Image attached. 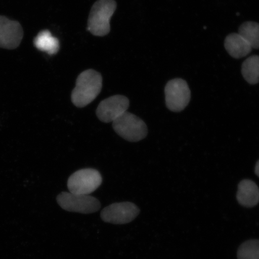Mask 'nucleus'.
I'll use <instances>...</instances> for the list:
<instances>
[{
    "label": "nucleus",
    "mask_w": 259,
    "mask_h": 259,
    "mask_svg": "<svg viewBox=\"0 0 259 259\" xmlns=\"http://www.w3.org/2000/svg\"><path fill=\"white\" fill-rule=\"evenodd\" d=\"M102 81L101 74L95 70L89 69L81 73L71 95L73 105L81 108L93 102L101 92Z\"/></svg>",
    "instance_id": "nucleus-1"
},
{
    "label": "nucleus",
    "mask_w": 259,
    "mask_h": 259,
    "mask_svg": "<svg viewBox=\"0 0 259 259\" xmlns=\"http://www.w3.org/2000/svg\"><path fill=\"white\" fill-rule=\"evenodd\" d=\"M115 0H98L93 6L88 21V30L96 36L108 35L111 30L110 21L116 11Z\"/></svg>",
    "instance_id": "nucleus-2"
},
{
    "label": "nucleus",
    "mask_w": 259,
    "mask_h": 259,
    "mask_svg": "<svg viewBox=\"0 0 259 259\" xmlns=\"http://www.w3.org/2000/svg\"><path fill=\"white\" fill-rule=\"evenodd\" d=\"M112 122L113 130L126 141L138 142L147 136V126L144 121L131 112L126 111Z\"/></svg>",
    "instance_id": "nucleus-3"
},
{
    "label": "nucleus",
    "mask_w": 259,
    "mask_h": 259,
    "mask_svg": "<svg viewBox=\"0 0 259 259\" xmlns=\"http://www.w3.org/2000/svg\"><path fill=\"white\" fill-rule=\"evenodd\" d=\"M102 177L98 170L83 169L75 171L67 181L69 192L77 194L89 195L101 186Z\"/></svg>",
    "instance_id": "nucleus-4"
},
{
    "label": "nucleus",
    "mask_w": 259,
    "mask_h": 259,
    "mask_svg": "<svg viewBox=\"0 0 259 259\" xmlns=\"http://www.w3.org/2000/svg\"><path fill=\"white\" fill-rule=\"evenodd\" d=\"M57 202L61 208L69 212L92 213L100 208L99 200L95 197L70 192H62L57 197Z\"/></svg>",
    "instance_id": "nucleus-5"
},
{
    "label": "nucleus",
    "mask_w": 259,
    "mask_h": 259,
    "mask_svg": "<svg viewBox=\"0 0 259 259\" xmlns=\"http://www.w3.org/2000/svg\"><path fill=\"white\" fill-rule=\"evenodd\" d=\"M164 93L166 106L171 111H183L190 102V90L186 80L182 79L169 81L165 87Z\"/></svg>",
    "instance_id": "nucleus-6"
},
{
    "label": "nucleus",
    "mask_w": 259,
    "mask_h": 259,
    "mask_svg": "<svg viewBox=\"0 0 259 259\" xmlns=\"http://www.w3.org/2000/svg\"><path fill=\"white\" fill-rule=\"evenodd\" d=\"M140 210L132 202L111 204L101 212V218L106 223L114 225H124L131 223L137 218Z\"/></svg>",
    "instance_id": "nucleus-7"
},
{
    "label": "nucleus",
    "mask_w": 259,
    "mask_h": 259,
    "mask_svg": "<svg viewBox=\"0 0 259 259\" xmlns=\"http://www.w3.org/2000/svg\"><path fill=\"white\" fill-rule=\"evenodd\" d=\"M129 105V100L124 96L110 97L100 103L96 110V115L103 122H113L127 111Z\"/></svg>",
    "instance_id": "nucleus-8"
},
{
    "label": "nucleus",
    "mask_w": 259,
    "mask_h": 259,
    "mask_svg": "<svg viewBox=\"0 0 259 259\" xmlns=\"http://www.w3.org/2000/svg\"><path fill=\"white\" fill-rule=\"evenodd\" d=\"M23 37V29L19 22L0 16V48L15 50Z\"/></svg>",
    "instance_id": "nucleus-9"
},
{
    "label": "nucleus",
    "mask_w": 259,
    "mask_h": 259,
    "mask_svg": "<svg viewBox=\"0 0 259 259\" xmlns=\"http://www.w3.org/2000/svg\"><path fill=\"white\" fill-rule=\"evenodd\" d=\"M236 199L243 206L251 208L259 202V189L253 181L244 180L238 185Z\"/></svg>",
    "instance_id": "nucleus-10"
},
{
    "label": "nucleus",
    "mask_w": 259,
    "mask_h": 259,
    "mask_svg": "<svg viewBox=\"0 0 259 259\" xmlns=\"http://www.w3.org/2000/svg\"><path fill=\"white\" fill-rule=\"evenodd\" d=\"M226 50L233 58H241L250 53L252 48L248 41L239 33H232L225 41Z\"/></svg>",
    "instance_id": "nucleus-11"
},
{
    "label": "nucleus",
    "mask_w": 259,
    "mask_h": 259,
    "mask_svg": "<svg viewBox=\"0 0 259 259\" xmlns=\"http://www.w3.org/2000/svg\"><path fill=\"white\" fill-rule=\"evenodd\" d=\"M34 44L37 50L50 55L57 54L60 49L59 41L48 30L39 32L34 38Z\"/></svg>",
    "instance_id": "nucleus-12"
},
{
    "label": "nucleus",
    "mask_w": 259,
    "mask_h": 259,
    "mask_svg": "<svg viewBox=\"0 0 259 259\" xmlns=\"http://www.w3.org/2000/svg\"><path fill=\"white\" fill-rule=\"evenodd\" d=\"M243 77L249 83L259 82V56H252L246 59L242 65Z\"/></svg>",
    "instance_id": "nucleus-13"
},
{
    "label": "nucleus",
    "mask_w": 259,
    "mask_h": 259,
    "mask_svg": "<svg viewBox=\"0 0 259 259\" xmlns=\"http://www.w3.org/2000/svg\"><path fill=\"white\" fill-rule=\"evenodd\" d=\"M239 34L244 37L252 48L259 49V24L246 22L239 27Z\"/></svg>",
    "instance_id": "nucleus-14"
},
{
    "label": "nucleus",
    "mask_w": 259,
    "mask_h": 259,
    "mask_svg": "<svg viewBox=\"0 0 259 259\" xmlns=\"http://www.w3.org/2000/svg\"><path fill=\"white\" fill-rule=\"evenodd\" d=\"M238 259H259V240L251 239L246 241L239 247Z\"/></svg>",
    "instance_id": "nucleus-15"
},
{
    "label": "nucleus",
    "mask_w": 259,
    "mask_h": 259,
    "mask_svg": "<svg viewBox=\"0 0 259 259\" xmlns=\"http://www.w3.org/2000/svg\"><path fill=\"white\" fill-rule=\"evenodd\" d=\"M255 172L259 177V161H257L256 165H255Z\"/></svg>",
    "instance_id": "nucleus-16"
}]
</instances>
